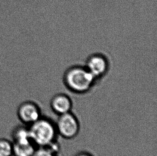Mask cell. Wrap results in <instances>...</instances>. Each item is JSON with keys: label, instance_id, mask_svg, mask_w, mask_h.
<instances>
[{"label": "cell", "instance_id": "8", "mask_svg": "<svg viewBox=\"0 0 157 156\" xmlns=\"http://www.w3.org/2000/svg\"><path fill=\"white\" fill-rule=\"evenodd\" d=\"M36 148L33 143L26 144H13V156H32Z\"/></svg>", "mask_w": 157, "mask_h": 156}, {"label": "cell", "instance_id": "11", "mask_svg": "<svg viewBox=\"0 0 157 156\" xmlns=\"http://www.w3.org/2000/svg\"><path fill=\"white\" fill-rule=\"evenodd\" d=\"M74 156H94L93 154L86 151H82L77 153Z\"/></svg>", "mask_w": 157, "mask_h": 156}, {"label": "cell", "instance_id": "3", "mask_svg": "<svg viewBox=\"0 0 157 156\" xmlns=\"http://www.w3.org/2000/svg\"><path fill=\"white\" fill-rule=\"evenodd\" d=\"M55 124L58 135L64 139H75L81 129L79 119L72 111L58 116Z\"/></svg>", "mask_w": 157, "mask_h": 156}, {"label": "cell", "instance_id": "1", "mask_svg": "<svg viewBox=\"0 0 157 156\" xmlns=\"http://www.w3.org/2000/svg\"><path fill=\"white\" fill-rule=\"evenodd\" d=\"M63 79L67 88L77 94L88 93L97 81L85 66L79 65L67 69L64 73Z\"/></svg>", "mask_w": 157, "mask_h": 156}, {"label": "cell", "instance_id": "4", "mask_svg": "<svg viewBox=\"0 0 157 156\" xmlns=\"http://www.w3.org/2000/svg\"><path fill=\"white\" fill-rule=\"evenodd\" d=\"M17 116L22 124L29 126L43 115L38 104L32 101H26L19 104L17 108Z\"/></svg>", "mask_w": 157, "mask_h": 156}, {"label": "cell", "instance_id": "10", "mask_svg": "<svg viewBox=\"0 0 157 156\" xmlns=\"http://www.w3.org/2000/svg\"><path fill=\"white\" fill-rule=\"evenodd\" d=\"M59 151L50 147L37 148L32 156H58Z\"/></svg>", "mask_w": 157, "mask_h": 156}, {"label": "cell", "instance_id": "6", "mask_svg": "<svg viewBox=\"0 0 157 156\" xmlns=\"http://www.w3.org/2000/svg\"><path fill=\"white\" fill-rule=\"evenodd\" d=\"M73 102L69 96L64 93L54 95L50 101V107L55 114L58 116L72 111Z\"/></svg>", "mask_w": 157, "mask_h": 156}, {"label": "cell", "instance_id": "7", "mask_svg": "<svg viewBox=\"0 0 157 156\" xmlns=\"http://www.w3.org/2000/svg\"><path fill=\"white\" fill-rule=\"evenodd\" d=\"M11 136L13 144H26L33 143L30 136L29 127L24 124L15 127L12 131Z\"/></svg>", "mask_w": 157, "mask_h": 156}, {"label": "cell", "instance_id": "9", "mask_svg": "<svg viewBox=\"0 0 157 156\" xmlns=\"http://www.w3.org/2000/svg\"><path fill=\"white\" fill-rule=\"evenodd\" d=\"M13 142L9 139H0V156H13Z\"/></svg>", "mask_w": 157, "mask_h": 156}, {"label": "cell", "instance_id": "2", "mask_svg": "<svg viewBox=\"0 0 157 156\" xmlns=\"http://www.w3.org/2000/svg\"><path fill=\"white\" fill-rule=\"evenodd\" d=\"M29 127L32 142L37 148L49 147L57 143V134L55 121L42 116Z\"/></svg>", "mask_w": 157, "mask_h": 156}, {"label": "cell", "instance_id": "5", "mask_svg": "<svg viewBox=\"0 0 157 156\" xmlns=\"http://www.w3.org/2000/svg\"><path fill=\"white\" fill-rule=\"evenodd\" d=\"M84 66L97 80L106 75L109 64L105 55L101 53H95L88 57Z\"/></svg>", "mask_w": 157, "mask_h": 156}]
</instances>
